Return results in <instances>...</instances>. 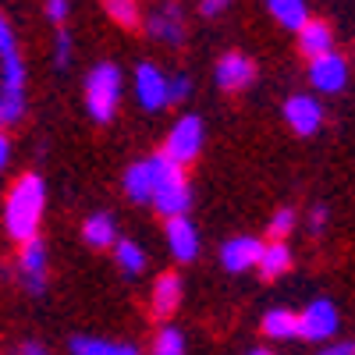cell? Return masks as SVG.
Here are the masks:
<instances>
[{"label": "cell", "mask_w": 355, "mask_h": 355, "mask_svg": "<svg viewBox=\"0 0 355 355\" xmlns=\"http://www.w3.org/2000/svg\"><path fill=\"white\" fill-rule=\"evenodd\" d=\"M43 206H46V185L40 174H21L8 192L4 202V227L15 242H33L40 239V220H43Z\"/></svg>", "instance_id": "obj_1"}, {"label": "cell", "mask_w": 355, "mask_h": 355, "mask_svg": "<svg viewBox=\"0 0 355 355\" xmlns=\"http://www.w3.org/2000/svg\"><path fill=\"white\" fill-rule=\"evenodd\" d=\"M0 107H4L8 125H15L25 110V64L4 15H0Z\"/></svg>", "instance_id": "obj_2"}, {"label": "cell", "mask_w": 355, "mask_h": 355, "mask_svg": "<svg viewBox=\"0 0 355 355\" xmlns=\"http://www.w3.org/2000/svg\"><path fill=\"white\" fill-rule=\"evenodd\" d=\"M150 160H153V206H157V214L167 220L185 217V210L192 206V189H189L185 167L171 164L164 153H157Z\"/></svg>", "instance_id": "obj_3"}, {"label": "cell", "mask_w": 355, "mask_h": 355, "mask_svg": "<svg viewBox=\"0 0 355 355\" xmlns=\"http://www.w3.org/2000/svg\"><path fill=\"white\" fill-rule=\"evenodd\" d=\"M117 100H121V71L110 61H100L85 75V110L93 114V121L107 125L117 110Z\"/></svg>", "instance_id": "obj_4"}, {"label": "cell", "mask_w": 355, "mask_h": 355, "mask_svg": "<svg viewBox=\"0 0 355 355\" xmlns=\"http://www.w3.org/2000/svg\"><path fill=\"white\" fill-rule=\"evenodd\" d=\"M199 150H202V121L196 114H185L182 121L171 128V135L164 142V157L178 167H185L199 157Z\"/></svg>", "instance_id": "obj_5"}, {"label": "cell", "mask_w": 355, "mask_h": 355, "mask_svg": "<svg viewBox=\"0 0 355 355\" xmlns=\"http://www.w3.org/2000/svg\"><path fill=\"white\" fill-rule=\"evenodd\" d=\"M338 331V309L327 299H316L299 313V338L306 341H323Z\"/></svg>", "instance_id": "obj_6"}, {"label": "cell", "mask_w": 355, "mask_h": 355, "mask_svg": "<svg viewBox=\"0 0 355 355\" xmlns=\"http://www.w3.org/2000/svg\"><path fill=\"white\" fill-rule=\"evenodd\" d=\"M18 274H21V284L28 291L43 295V288H46V245L40 239L25 242L18 249Z\"/></svg>", "instance_id": "obj_7"}, {"label": "cell", "mask_w": 355, "mask_h": 355, "mask_svg": "<svg viewBox=\"0 0 355 355\" xmlns=\"http://www.w3.org/2000/svg\"><path fill=\"white\" fill-rule=\"evenodd\" d=\"M252 78H256V61L239 53V50H227L217 61V85L224 93H239V89H245Z\"/></svg>", "instance_id": "obj_8"}, {"label": "cell", "mask_w": 355, "mask_h": 355, "mask_svg": "<svg viewBox=\"0 0 355 355\" xmlns=\"http://www.w3.org/2000/svg\"><path fill=\"white\" fill-rule=\"evenodd\" d=\"M309 82L320 93H341L348 82V64L341 53H323L316 61H309Z\"/></svg>", "instance_id": "obj_9"}, {"label": "cell", "mask_w": 355, "mask_h": 355, "mask_svg": "<svg viewBox=\"0 0 355 355\" xmlns=\"http://www.w3.org/2000/svg\"><path fill=\"white\" fill-rule=\"evenodd\" d=\"M259 256H263V242L252 239V234H239V239L224 242V249H220V263L231 274H242V270L259 266Z\"/></svg>", "instance_id": "obj_10"}, {"label": "cell", "mask_w": 355, "mask_h": 355, "mask_svg": "<svg viewBox=\"0 0 355 355\" xmlns=\"http://www.w3.org/2000/svg\"><path fill=\"white\" fill-rule=\"evenodd\" d=\"M135 96L146 110H160L167 103V78L157 64H139L135 68Z\"/></svg>", "instance_id": "obj_11"}, {"label": "cell", "mask_w": 355, "mask_h": 355, "mask_svg": "<svg viewBox=\"0 0 355 355\" xmlns=\"http://www.w3.org/2000/svg\"><path fill=\"white\" fill-rule=\"evenodd\" d=\"M284 121L299 135H316L323 125V107L313 96H291L284 103Z\"/></svg>", "instance_id": "obj_12"}, {"label": "cell", "mask_w": 355, "mask_h": 355, "mask_svg": "<svg viewBox=\"0 0 355 355\" xmlns=\"http://www.w3.org/2000/svg\"><path fill=\"white\" fill-rule=\"evenodd\" d=\"M167 249H171V256L178 259V263H189V259H196L199 256V231L192 227V220L189 217H174V220H167Z\"/></svg>", "instance_id": "obj_13"}, {"label": "cell", "mask_w": 355, "mask_h": 355, "mask_svg": "<svg viewBox=\"0 0 355 355\" xmlns=\"http://www.w3.org/2000/svg\"><path fill=\"white\" fill-rule=\"evenodd\" d=\"M146 33H150L153 40H160V43H171V46H178V43L185 40L182 8H178V4H167V8H160L157 15H150V18H146Z\"/></svg>", "instance_id": "obj_14"}, {"label": "cell", "mask_w": 355, "mask_h": 355, "mask_svg": "<svg viewBox=\"0 0 355 355\" xmlns=\"http://www.w3.org/2000/svg\"><path fill=\"white\" fill-rule=\"evenodd\" d=\"M299 50L309 57V61H316V57H323V53H334V33H331V25L320 21V18H309L302 25V33H299Z\"/></svg>", "instance_id": "obj_15"}, {"label": "cell", "mask_w": 355, "mask_h": 355, "mask_svg": "<svg viewBox=\"0 0 355 355\" xmlns=\"http://www.w3.org/2000/svg\"><path fill=\"white\" fill-rule=\"evenodd\" d=\"M125 192L132 202H153V160H139L125 171Z\"/></svg>", "instance_id": "obj_16"}, {"label": "cell", "mask_w": 355, "mask_h": 355, "mask_svg": "<svg viewBox=\"0 0 355 355\" xmlns=\"http://www.w3.org/2000/svg\"><path fill=\"white\" fill-rule=\"evenodd\" d=\"M153 313L157 316H171L178 306H182V277L178 274H160L153 284Z\"/></svg>", "instance_id": "obj_17"}, {"label": "cell", "mask_w": 355, "mask_h": 355, "mask_svg": "<svg viewBox=\"0 0 355 355\" xmlns=\"http://www.w3.org/2000/svg\"><path fill=\"white\" fill-rule=\"evenodd\" d=\"M82 239L93 245V249H110V245H117L114 217H110V214H93V217L82 224Z\"/></svg>", "instance_id": "obj_18"}, {"label": "cell", "mask_w": 355, "mask_h": 355, "mask_svg": "<svg viewBox=\"0 0 355 355\" xmlns=\"http://www.w3.org/2000/svg\"><path fill=\"white\" fill-rule=\"evenodd\" d=\"M263 334L266 338H299V313L291 309H270L263 316Z\"/></svg>", "instance_id": "obj_19"}, {"label": "cell", "mask_w": 355, "mask_h": 355, "mask_svg": "<svg viewBox=\"0 0 355 355\" xmlns=\"http://www.w3.org/2000/svg\"><path fill=\"white\" fill-rule=\"evenodd\" d=\"M270 15L284 28H291V33H302V25L309 21V11H306L302 0H270Z\"/></svg>", "instance_id": "obj_20"}, {"label": "cell", "mask_w": 355, "mask_h": 355, "mask_svg": "<svg viewBox=\"0 0 355 355\" xmlns=\"http://www.w3.org/2000/svg\"><path fill=\"white\" fill-rule=\"evenodd\" d=\"M291 266V249L284 242H266L263 245V256H259V270L263 277H281Z\"/></svg>", "instance_id": "obj_21"}, {"label": "cell", "mask_w": 355, "mask_h": 355, "mask_svg": "<svg viewBox=\"0 0 355 355\" xmlns=\"http://www.w3.org/2000/svg\"><path fill=\"white\" fill-rule=\"evenodd\" d=\"M114 256H117V266L128 274V277H135V274H142V266H146V252L135 245V242H117L114 245Z\"/></svg>", "instance_id": "obj_22"}, {"label": "cell", "mask_w": 355, "mask_h": 355, "mask_svg": "<svg viewBox=\"0 0 355 355\" xmlns=\"http://www.w3.org/2000/svg\"><path fill=\"white\" fill-rule=\"evenodd\" d=\"M103 11H107L117 25H125V28H135V25L142 21V11H139L135 0H107Z\"/></svg>", "instance_id": "obj_23"}, {"label": "cell", "mask_w": 355, "mask_h": 355, "mask_svg": "<svg viewBox=\"0 0 355 355\" xmlns=\"http://www.w3.org/2000/svg\"><path fill=\"white\" fill-rule=\"evenodd\" d=\"M150 355H185V334L178 327H164L153 341V352Z\"/></svg>", "instance_id": "obj_24"}, {"label": "cell", "mask_w": 355, "mask_h": 355, "mask_svg": "<svg viewBox=\"0 0 355 355\" xmlns=\"http://www.w3.org/2000/svg\"><path fill=\"white\" fill-rule=\"evenodd\" d=\"M114 345L100 338H71V355H110Z\"/></svg>", "instance_id": "obj_25"}, {"label": "cell", "mask_w": 355, "mask_h": 355, "mask_svg": "<svg viewBox=\"0 0 355 355\" xmlns=\"http://www.w3.org/2000/svg\"><path fill=\"white\" fill-rule=\"evenodd\" d=\"M53 64L57 68H68L71 64V33L68 28H57V43H53Z\"/></svg>", "instance_id": "obj_26"}, {"label": "cell", "mask_w": 355, "mask_h": 355, "mask_svg": "<svg viewBox=\"0 0 355 355\" xmlns=\"http://www.w3.org/2000/svg\"><path fill=\"white\" fill-rule=\"evenodd\" d=\"M291 227H295V214L288 210V206L270 217V234H274V242H284V234H291Z\"/></svg>", "instance_id": "obj_27"}, {"label": "cell", "mask_w": 355, "mask_h": 355, "mask_svg": "<svg viewBox=\"0 0 355 355\" xmlns=\"http://www.w3.org/2000/svg\"><path fill=\"white\" fill-rule=\"evenodd\" d=\"M189 93H192V82H189V75H174V78L167 82V100H171V103H182V100H189Z\"/></svg>", "instance_id": "obj_28"}, {"label": "cell", "mask_w": 355, "mask_h": 355, "mask_svg": "<svg viewBox=\"0 0 355 355\" xmlns=\"http://www.w3.org/2000/svg\"><path fill=\"white\" fill-rule=\"evenodd\" d=\"M68 15H71L68 0H50V4H46V18H50V21H64Z\"/></svg>", "instance_id": "obj_29"}, {"label": "cell", "mask_w": 355, "mask_h": 355, "mask_svg": "<svg viewBox=\"0 0 355 355\" xmlns=\"http://www.w3.org/2000/svg\"><path fill=\"white\" fill-rule=\"evenodd\" d=\"M323 227H327V206H316V210L309 214V231L320 234Z\"/></svg>", "instance_id": "obj_30"}, {"label": "cell", "mask_w": 355, "mask_h": 355, "mask_svg": "<svg viewBox=\"0 0 355 355\" xmlns=\"http://www.w3.org/2000/svg\"><path fill=\"white\" fill-rule=\"evenodd\" d=\"M224 11H227V4H224V0H202V4H199V15H206V18L224 15Z\"/></svg>", "instance_id": "obj_31"}, {"label": "cell", "mask_w": 355, "mask_h": 355, "mask_svg": "<svg viewBox=\"0 0 355 355\" xmlns=\"http://www.w3.org/2000/svg\"><path fill=\"white\" fill-rule=\"evenodd\" d=\"M320 355H355V341H341V345H331V348H323Z\"/></svg>", "instance_id": "obj_32"}, {"label": "cell", "mask_w": 355, "mask_h": 355, "mask_svg": "<svg viewBox=\"0 0 355 355\" xmlns=\"http://www.w3.org/2000/svg\"><path fill=\"white\" fill-rule=\"evenodd\" d=\"M8 160H11V139H8L4 132H0V171L8 167Z\"/></svg>", "instance_id": "obj_33"}, {"label": "cell", "mask_w": 355, "mask_h": 355, "mask_svg": "<svg viewBox=\"0 0 355 355\" xmlns=\"http://www.w3.org/2000/svg\"><path fill=\"white\" fill-rule=\"evenodd\" d=\"M18 355H50V352H46L40 341H25V345L18 348Z\"/></svg>", "instance_id": "obj_34"}, {"label": "cell", "mask_w": 355, "mask_h": 355, "mask_svg": "<svg viewBox=\"0 0 355 355\" xmlns=\"http://www.w3.org/2000/svg\"><path fill=\"white\" fill-rule=\"evenodd\" d=\"M110 355H139V348H132V345H114Z\"/></svg>", "instance_id": "obj_35"}, {"label": "cell", "mask_w": 355, "mask_h": 355, "mask_svg": "<svg viewBox=\"0 0 355 355\" xmlns=\"http://www.w3.org/2000/svg\"><path fill=\"white\" fill-rule=\"evenodd\" d=\"M249 355H274V352H270V348H252Z\"/></svg>", "instance_id": "obj_36"}, {"label": "cell", "mask_w": 355, "mask_h": 355, "mask_svg": "<svg viewBox=\"0 0 355 355\" xmlns=\"http://www.w3.org/2000/svg\"><path fill=\"white\" fill-rule=\"evenodd\" d=\"M4 125H8V117H4V107H0V132H4Z\"/></svg>", "instance_id": "obj_37"}]
</instances>
